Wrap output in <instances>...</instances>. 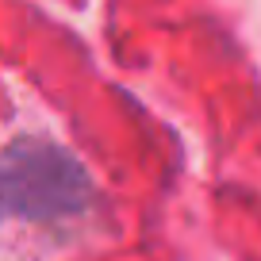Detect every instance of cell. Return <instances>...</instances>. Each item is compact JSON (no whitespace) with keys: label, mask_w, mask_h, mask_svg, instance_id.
<instances>
[{"label":"cell","mask_w":261,"mask_h":261,"mask_svg":"<svg viewBox=\"0 0 261 261\" xmlns=\"http://www.w3.org/2000/svg\"><path fill=\"white\" fill-rule=\"evenodd\" d=\"M92 204V180L69 150L54 142H12L0 150V223H58Z\"/></svg>","instance_id":"cell-1"}]
</instances>
